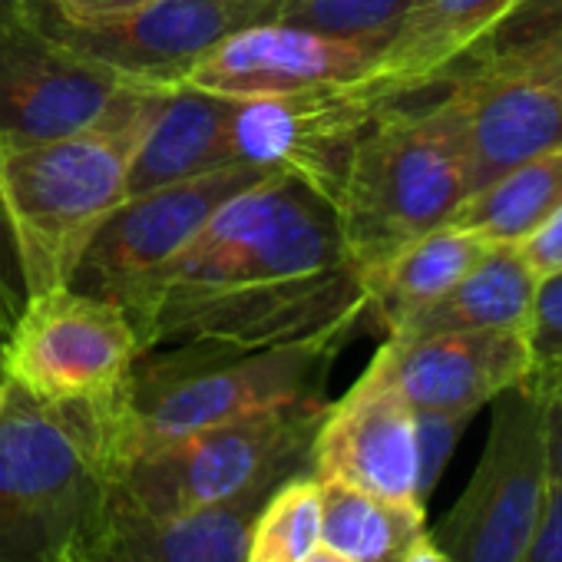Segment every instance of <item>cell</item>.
<instances>
[{
  "instance_id": "1",
  "label": "cell",
  "mask_w": 562,
  "mask_h": 562,
  "mask_svg": "<svg viewBox=\"0 0 562 562\" xmlns=\"http://www.w3.org/2000/svg\"><path fill=\"white\" fill-rule=\"evenodd\" d=\"M169 87L130 83L87 130L0 143V199L24 299L67 289L97 228L130 195V162Z\"/></svg>"
},
{
  "instance_id": "2",
  "label": "cell",
  "mask_w": 562,
  "mask_h": 562,
  "mask_svg": "<svg viewBox=\"0 0 562 562\" xmlns=\"http://www.w3.org/2000/svg\"><path fill=\"white\" fill-rule=\"evenodd\" d=\"M113 394L37 401L8 381L0 404V562H77L116 476Z\"/></svg>"
},
{
  "instance_id": "3",
  "label": "cell",
  "mask_w": 562,
  "mask_h": 562,
  "mask_svg": "<svg viewBox=\"0 0 562 562\" xmlns=\"http://www.w3.org/2000/svg\"><path fill=\"white\" fill-rule=\"evenodd\" d=\"M345 338L274 348L186 341L143 351L116 391V476L156 447L225 420L325 397V378Z\"/></svg>"
},
{
  "instance_id": "4",
  "label": "cell",
  "mask_w": 562,
  "mask_h": 562,
  "mask_svg": "<svg viewBox=\"0 0 562 562\" xmlns=\"http://www.w3.org/2000/svg\"><path fill=\"white\" fill-rule=\"evenodd\" d=\"M348 265L355 261L335 202L292 172H271L222 202L159 274L136 322V338L162 308L315 278Z\"/></svg>"
},
{
  "instance_id": "5",
  "label": "cell",
  "mask_w": 562,
  "mask_h": 562,
  "mask_svg": "<svg viewBox=\"0 0 562 562\" xmlns=\"http://www.w3.org/2000/svg\"><path fill=\"white\" fill-rule=\"evenodd\" d=\"M470 195L450 90L427 106L384 103L358 136L335 209L358 271L440 228Z\"/></svg>"
},
{
  "instance_id": "6",
  "label": "cell",
  "mask_w": 562,
  "mask_h": 562,
  "mask_svg": "<svg viewBox=\"0 0 562 562\" xmlns=\"http://www.w3.org/2000/svg\"><path fill=\"white\" fill-rule=\"evenodd\" d=\"M325 397L255 411L133 457L110 496L143 516H182L248 496H268L312 463Z\"/></svg>"
},
{
  "instance_id": "7",
  "label": "cell",
  "mask_w": 562,
  "mask_h": 562,
  "mask_svg": "<svg viewBox=\"0 0 562 562\" xmlns=\"http://www.w3.org/2000/svg\"><path fill=\"white\" fill-rule=\"evenodd\" d=\"M490 404L493 420L480 463L430 532L450 562H519L549 496L542 417L529 378Z\"/></svg>"
},
{
  "instance_id": "8",
  "label": "cell",
  "mask_w": 562,
  "mask_h": 562,
  "mask_svg": "<svg viewBox=\"0 0 562 562\" xmlns=\"http://www.w3.org/2000/svg\"><path fill=\"white\" fill-rule=\"evenodd\" d=\"M271 176L258 166H225L153 192L130 195L90 238L70 285L83 295L106 299L139 322L149 292L176 255L202 232L222 202Z\"/></svg>"
},
{
  "instance_id": "9",
  "label": "cell",
  "mask_w": 562,
  "mask_h": 562,
  "mask_svg": "<svg viewBox=\"0 0 562 562\" xmlns=\"http://www.w3.org/2000/svg\"><path fill=\"white\" fill-rule=\"evenodd\" d=\"M274 4L255 0H156L139 11L74 21L50 0H21V18L67 50L110 67L133 83L176 87L228 34L274 21Z\"/></svg>"
},
{
  "instance_id": "10",
  "label": "cell",
  "mask_w": 562,
  "mask_h": 562,
  "mask_svg": "<svg viewBox=\"0 0 562 562\" xmlns=\"http://www.w3.org/2000/svg\"><path fill=\"white\" fill-rule=\"evenodd\" d=\"M136 358L139 338L120 305L57 289L24 299L0 368L37 401H97L123 387Z\"/></svg>"
},
{
  "instance_id": "11",
  "label": "cell",
  "mask_w": 562,
  "mask_h": 562,
  "mask_svg": "<svg viewBox=\"0 0 562 562\" xmlns=\"http://www.w3.org/2000/svg\"><path fill=\"white\" fill-rule=\"evenodd\" d=\"M381 106L355 87L235 100L228 146L235 162L292 172L335 202L348 156Z\"/></svg>"
},
{
  "instance_id": "12",
  "label": "cell",
  "mask_w": 562,
  "mask_h": 562,
  "mask_svg": "<svg viewBox=\"0 0 562 562\" xmlns=\"http://www.w3.org/2000/svg\"><path fill=\"white\" fill-rule=\"evenodd\" d=\"M130 83L18 18L0 27V143H44L87 130Z\"/></svg>"
},
{
  "instance_id": "13",
  "label": "cell",
  "mask_w": 562,
  "mask_h": 562,
  "mask_svg": "<svg viewBox=\"0 0 562 562\" xmlns=\"http://www.w3.org/2000/svg\"><path fill=\"white\" fill-rule=\"evenodd\" d=\"M529 371L526 328H480L387 338L364 374L397 391L411 411L476 414L506 387L522 384Z\"/></svg>"
},
{
  "instance_id": "14",
  "label": "cell",
  "mask_w": 562,
  "mask_h": 562,
  "mask_svg": "<svg viewBox=\"0 0 562 562\" xmlns=\"http://www.w3.org/2000/svg\"><path fill=\"white\" fill-rule=\"evenodd\" d=\"M443 80H450L447 90L460 116L470 192L562 146L559 87L506 67L486 54H480L470 67H453Z\"/></svg>"
},
{
  "instance_id": "15",
  "label": "cell",
  "mask_w": 562,
  "mask_h": 562,
  "mask_svg": "<svg viewBox=\"0 0 562 562\" xmlns=\"http://www.w3.org/2000/svg\"><path fill=\"white\" fill-rule=\"evenodd\" d=\"M378 54L281 21H261L218 41L182 83L228 100L289 97L351 87L368 77Z\"/></svg>"
},
{
  "instance_id": "16",
  "label": "cell",
  "mask_w": 562,
  "mask_h": 562,
  "mask_svg": "<svg viewBox=\"0 0 562 562\" xmlns=\"http://www.w3.org/2000/svg\"><path fill=\"white\" fill-rule=\"evenodd\" d=\"M308 467L315 480H338L384 499L420 503L414 411L397 391L361 374L338 404H328Z\"/></svg>"
},
{
  "instance_id": "17",
  "label": "cell",
  "mask_w": 562,
  "mask_h": 562,
  "mask_svg": "<svg viewBox=\"0 0 562 562\" xmlns=\"http://www.w3.org/2000/svg\"><path fill=\"white\" fill-rule=\"evenodd\" d=\"M265 499L248 496L159 519L120 506L106 490L77 562H245L251 522Z\"/></svg>"
},
{
  "instance_id": "18",
  "label": "cell",
  "mask_w": 562,
  "mask_h": 562,
  "mask_svg": "<svg viewBox=\"0 0 562 562\" xmlns=\"http://www.w3.org/2000/svg\"><path fill=\"white\" fill-rule=\"evenodd\" d=\"M526 0H417L364 80L351 83L371 103H394L437 87Z\"/></svg>"
},
{
  "instance_id": "19",
  "label": "cell",
  "mask_w": 562,
  "mask_h": 562,
  "mask_svg": "<svg viewBox=\"0 0 562 562\" xmlns=\"http://www.w3.org/2000/svg\"><path fill=\"white\" fill-rule=\"evenodd\" d=\"M232 110L235 100L228 97L205 93L189 83L169 87L130 162V195L235 166L228 146Z\"/></svg>"
},
{
  "instance_id": "20",
  "label": "cell",
  "mask_w": 562,
  "mask_h": 562,
  "mask_svg": "<svg viewBox=\"0 0 562 562\" xmlns=\"http://www.w3.org/2000/svg\"><path fill=\"white\" fill-rule=\"evenodd\" d=\"M486 245L490 241L480 235L447 222L401 245L384 261L364 268L361 285L368 299V322L387 338L397 335L411 318L457 285L486 251Z\"/></svg>"
},
{
  "instance_id": "21",
  "label": "cell",
  "mask_w": 562,
  "mask_h": 562,
  "mask_svg": "<svg viewBox=\"0 0 562 562\" xmlns=\"http://www.w3.org/2000/svg\"><path fill=\"white\" fill-rule=\"evenodd\" d=\"M536 281L539 278L526 265L519 245H486L476 265L443 299H437L391 338L480 328H529Z\"/></svg>"
},
{
  "instance_id": "22",
  "label": "cell",
  "mask_w": 562,
  "mask_h": 562,
  "mask_svg": "<svg viewBox=\"0 0 562 562\" xmlns=\"http://www.w3.org/2000/svg\"><path fill=\"white\" fill-rule=\"evenodd\" d=\"M322 483V542L355 562H404L427 532L420 503H397L338 480Z\"/></svg>"
},
{
  "instance_id": "23",
  "label": "cell",
  "mask_w": 562,
  "mask_h": 562,
  "mask_svg": "<svg viewBox=\"0 0 562 562\" xmlns=\"http://www.w3.org/2000/svg\"><path fill=\"white\" fill-rule=\"evenodd\" d=\"M559 205H562V146L470 192L453 212L450 225H460L490 245H522Z\"/></svg>"
},
{
  "instance_id": "24",
  "label": "cell",
  "mask_w": 562,
  "mask_h": 562,
  "mask_svg": "<svg viewBox=\"0 0 562 562\" xmlns=\"http://www.w3.org/2000/svg\"><path fill=\"white\" fill-rule=\"evenodd\" d=\"M322 546V483L289 476L255 513L245 562H302Z\"/></svg>"
},
{
  "instance_id": "25",
  "label": "cell",
  "mask_w": 562,
  "mask_h": 562,
  "mask_svg": "<svg viewBox=\"0 0 562 562\" xmlns=\"http://www.w3.org/2000/svg\"><path fill=\"white\" fill-rule=\"evenodd\" d=\"M414 4L417 0H281L274 21L368 47L381 57Z\"/></svg>"
},
{
  "instance_id": "26",
  "label": "cell",
  "mask_w": 562,
  "mask_h": 562,
  "mask_svg": "<svg viewBox=\"0 0 562 562\" xmlns=\"http://www.w3.org/2000/svg\"><path fill=\"white\" fill-rule=\"evenodd\" d=\"M473 414L463 411H414L417 427V499L427 506L430 493L437 490L460 434L470 427Z\"/></svg>"
},
{
  "instance_id": "27",
  "label": "cell",
  "mask_w": 562,
  "mask_h": 562,
  "mask_svg": "<svg viewBox=\"0 0 562 562\" xmlns=\"http://www.w3.org/2000/svg\"><path fill=\"white\" fill-rule=\"evenodd\" d=\"M473 54H486L506 67H516L522 74L562 90V18L552 24H542L522 37H513L499 47H480Z\"/></svg>"
},
{
  "instance_id": "28",
  "label": "cell",
  "mask_w": 562,
  "mask_h": 562,
  "mask_svg": "<svg viewBox=\"0 0 562 562\" xmlns=\"http://www.w3.org/2000/svg\"><path fill=\"white\" fill-rule=\"evenodd\" d=\"M526 335L532 348V368L562 361V271L542 274L536 281Z\"/></svg>"
},
{
  "instance_id": "29",
  "label": "cell",
  "mask_w": 562,
  "mask_h": 562,
  "mask_svg": "<svg viewBox=\"0 0 562 562\" xmlns=\"http://www.w3.org/2000/svg\"><path fill=\"white\" fill-rule=\"evenodd\" d=\"M529 384L536 391L539 417H542L549 486H562V361L559 364H536L529 371Z\"/></svg>"
},
{
  "instance_id": "30",
  "label": "cell",
  "mask_w": 562,
  "mask_h": 562,
  "mask_svg": "<svg viewBox=\"0 0 562 562\" xmlns=\"http://www.w3.org/2000/svg\"><path fill=\"white\" fill-rule=\"evenodd\" d=\"M519 562H562V486H549L542 516H539Z\"/></svg>"
},
{
  "instance_id": "31",
  "label": "cell",
  "mask_w": 562,
  "mask_h": 562,
  "mask_svg": "<svg viewBox=\"0 0 562 562\" xmlns=\"http://www.w3.org/2000/svg\"><path fill=\"white\" fill-rule=\"evenodd\" d=\"M519 251L536 278L562 271V205L519 245Z\"/></svg>"
},
{
  "instance_id": "32",
  "label": "cell",
  "mask_w": 562,
  "mask_h": 562,
  "mask_svg": "<svg viewBox=\"0 0 562 562\" xmlns=\"http://www.w3.org/2000/svg\"><path fill=\"white\" fill-rule=\"evenodd\" d=\"M50 4L74 21H100V18L139 11L146 4H156V0H50Z\"/></svg>"
},
{
  "instance_id": "33",
  "label": "cell",
  "mask_w": 562,
  "mask_h": 562,
  "mask_svg": "<svg viewBox=\"0 0 562 562\" xmlns=\"http://www.w3.org/2000/svg\"><path fill=\"white\" fill-rule=\"evenodd\" d=\"M0 285L8 289V295L24 305V285H21V268H18V251H14V235L11 222L4 212V199H0Z\"/></svg>"
},
{
  "instance_id": "34",
  "label": "cell",
  "mask_w": 562,
  "mask_h": 562,
  "mask_svg": "<svg viewBox=\"0 0 562 562\" xmlns=\"http://www.w3.org/2000/svg\"><path fill=\"white\" fill-rule=\"evenodd\" d=\"M404 562H450V559L440 552V546L430 539V532H424V536L414 542V549L404 555Z\"/></svg>"
},
{
  "instance_id": "35",
  "label": "cell",
  "mask_w": 562,
  "mask_h": 562,
  "mask_svg": "<svg viewBox=\"0 0 562 562\" xmlns=\"http://www.w3.org/2000/svg\"><path fill=\"white\" fill-rule=\"evenodd\" d=\"M18 305L0 292V351H4V341H8V335H11V328H14V318H18Z\"/></svg>"
},
{
  "instance_id": "36",
  "label": "cell",
  "mask_w": 562,
  "mask_h": 562,
  "mask_svg": "<svg viewBox=\"0 0 562 562\" xmlns=\"http://www.w3.org/2000/svg\"><path fill=\"white\" fill-rule=\"evenodd\" d=\"M302 562H355V559H348V555H341V552H335V549H328V546H318L312 555H305Z\"/></svg>"
},
{
  "instance_id": "37",
  "label": "cell",
  "mask_w": 562,
  "mask_h": 562,
  "mask_svg": "<svg viewBox=\"0 0 562 562\" xmlns=\"http://www.w3.org/2000/svg\"><path fill=\"white\" fill-rule=\"evenodd\" d=\"M18 18H21V0H0V27H8Z\"/></svg>"
},
{
  "instance_id": "38",
  "label": "cell",
  "mask_w": 562,
  "mask_h": 562,
  "mask_svg": "<svg viewBox=\"0 0 562 562\" xmlns=\"http://www.w3.org/2000/svg\"><path fill=\"white\" fill-rule=\"evenodd\" d=\"M4 394H8V381H0V404H4Z\"/></svg>"
},
{
  "instance_id": "39",
  "label": "cell",
  "mask_w": 562,
  "mask_h": 562,
  "mask_svg": "<svg viewBox=\"0 0 562 562\" xmlns=\"http://www.w3.org/2000/svg\"><path fill=\"white\" fill-rule=\"evenodd\" d=\"M255 4H274V8H278V4H281V0H255Z\"/></svg>"
},
{
  "instance_id": "40",
  "label": "cell",
  "mask_w": 562,
  "mask_h": 562,
  "mask_svg": "<svg viewBox=\"0 0 562 562\" xmlns=\"http://www.w3.org/2000/svg\"><path fill=\"white\" fill-rule=\"evenodd\" d=\"M0 292H4V295H8V289H4V285H0ZM8 299H11V295H8ZM11 302H14V299H11ZM14 305H18V302H14ZM18 308H21V305H18Z\"/></svg>"
},
{
  "instance_id": "41",
  "label": "cell",
  "mask_w": 562,
  "mask_h": 562,
  "mask_svg": "<svg viewBox=\"0 0 562 562\" xmlns=\"http://www.w3.org/2000/svg\"><path fill=\"white\" fill-rule=\"evenodd\" d=\"M0 381H8V378H4V368H0Z\"/></svg>"
}]
</instances>
